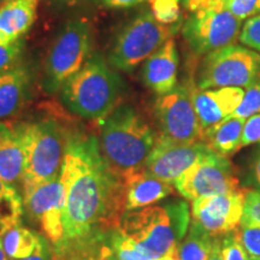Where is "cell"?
Returning a JSON list of instances; mask_svg holds the SVG:
<instances>
[{"label":"cell","instance_id":"cell-5","mask_svg":"<svg viewBox=\"0 0 260 260\" xmlns=\"http://www.w3.org/2000/svg\"><path fill=\"white\" fill-rule=\"evenodd\" d=\"M93 29L87 19H71L52 41L44 65L42 87L47 93L61 87L82 69L92 57Z\"/></svg>","mask_w":260,"mask_h":260},{"label":"cell","instance_id":"cell-21","mask_svg":"<svg viewBox=\"0 0 260 260\" xmlns=\"http://www.w3.org/2000/svg\"><path fill=\"white\" fill-rule=\"evenodd\" d=\"M39 0H11L0 6V44L22 40L37 18Z\"/></svg>","mask_w":260,"mask_h":260},{"label":"cell","instance_id":"cell-4","mask_svg":"<svg viewBox=\"0 0 260 260\" xmlns=\"http://www.w3.org/2000/svg\"><path fill=\"white\" fill-rule=\"evenodd\" d=\"M123 81L102 54L92 56L60 89L63 105L74 115L100 121L118 106Z\"/></svg>","mask_w":260,"mask_h":260},{"label":"cell","instance_id":"cell-28","mask_svg":"<svg viewBox=\"0 0 260 260\" xmlns=\"http://www.w3.org/2000/svg\"><path fill=\"white\" fill-rule=\"evenodd\" d=\"M220 252L223 260H249L240 239L239 230L220 237Z\"/></svg>","mask_w":260,"mask_h":260},{"label":"cell","instance_id":"cell-1","mask_svg":"<svg viewBox=\"0 0 260 260\" xmlns=\"http://www.w3.org/2000/svg\"><path fill=\"white\" fill-rule=\"evenodd\" d=\"M60 180L65 193L63 237L121 226L126 211L124 178L107 165L98 138L71 134Z\"/></svg>","mask_w":260,"mask_h":260},{"label":"cell","instance_id":"cell-32","mask_svg":"<svg viewBox=\"0 0 260 260\" xmlns=\"http://www.w3.org/2000/svg\"><path fill=\"white\" fill-rule=\"evenodd\" d=\"M239 234L249 258H260V226L242 225Z\"/></svg>","mask_w":260,"mask_h":260},{"label":"cell","instance_id":"cell-46","mask_svg":"<svg viewBox=\"0 0 260 260\" xmlns=\"http://www.w3.org/2000/svg\"><path fill=\"white\" fill-rule=\"evenodd\" d=\"M5 2H11V0H5Z\"/></svg>","mask_w":260,"mask_h":260},{"label":"cell","instance_id":"cell-12","mask_svg":"<svg viewBox=\"0 0 260 260\" xmlns=\"http://www.w3.org/2000/svg\"><path fill=\"white\" fill-rule=\"evenodd\" d=\"M23 212L52 243L63 239L65 193L60 176L37 184H24Z\"/></svg>","mask_w":260,"mask_h":260},{"label":"cell","instance_id":"cell-39","mask_svg":"<svg viewBox=\"0 0 260 260\" xmlns=\"http://www.w3.org/2000/svg\"><path fill=\"white\" fill-rule=\"evenodd\" d=\"M209 260H223L222 252H220V237H214L212 251H211Z\"/></svg>","mask_w":260,"mask_h":260},{"label":"cell","instance_id":"cell-11","mask_svg":"<svg viewBox=\"0 0 260 260\" xmlns=\"http://www.w3.org/2000/svg\"><path fill=\"white\" fill-rule=\"evenodd\" d=\"M174 184L178 193L190 201L240 189L233 164L226 157L216 152L195 162Z\"/></svg>","mask_w":260,"mask_h":260},{"label":"cell","instance_id":"cell-37","mask_svg":"<svg viewBox=\"0 0 260 260\" xmlns=\"http://www.w3.org/2000/svg\"><path fill=\"white\" fill-rule=\"evenodd\" d=\"M144 2H147V0H103L104 4L113 9L132 8V6L139 5ZM148 2H153V0H148Z\"/></svg>","mask_w":260,"mask_h":260},{"label":"cell","instance_id":"cell-33","mask_svg":"<svg viewBox=\"0 0 260 260\" xmlns=\"http://www.w3.org/2000/svg\"><path fill=\"white\" fill-rule=\"evenodd\" d=\"M239 38L243 45L260 53V15L246 22Z\"/></svg>","mask_w":260,"mask_h":260},{"label":"cell","instance_id":"cell-2","mask_svg":"<svg viewBox=\"0 0 260 260\" xmlns=\"http://www.w3.org/2000/svg\"><path fill=\"white\" fill-rule=\"evenodd\" d=\"M98 122L100 151L116 174L124 177L145 169L158 135L134 107L118 105Z\"/></svg>","mask_w":260,"mask_h":260},{"label":"cell","instance_id":"cell-27","mask_svg":"<svg viewBox=\"0 0 260 260\" xmlns=\"http://www.w3.org/2000/svg\"><path fill=\"white\" fill-rule=\"evenodd\" d=\"M152 14L161 24L174 25L180 21L181 9L178 0H153Z\"/></svg>","mask_w":260,"mask_h":260},{"label":"cell","instance_id":"cell-25","mask_svg":"<svg viewBox=\"0 0 260 260\" xmlns=\"http://www.w3.org/2000/svg\"><path fill=\"white\" fill-rule=\"evenodd\" d=\"M23 200L11 184L0 178V237L22 222Z\"/></svg>","mask_w":260,"mask_h":260},{"label":"cell","instance_id":"cell-38","mask_svg":"<svg viewBox=\"0 0 260 260\" xmlns=\"http://www.w3.org/2000/svg\"><path fill=\"white\" fill-rule=\"evenodd\" d=\"M252 178L254 184L260 190V151L255 155L254 160L252 162Z\"/></svg>","mask_w":260,"mask_h":260},{"label":"cell","instance_id":"cell-26","mask_svg":"<svg viewBox=\"0 0 260 260\" xmlns=\"http://www.w3.org/2000/svg\"><path fill=\"white\" fill-rule=\"evenodd\" d=\"M112 251L113 260H151L119 228L112 234Z\"/></svg>","mask_w":260,"mask_h":260},{"label":"cell","instance_id":"cell-3","mask_svg":"<svg viewBox=\"0 0 260 260\" xmlns=\"http://www.w3.org/2000/svg\"><path fill=\"white\" fill-rule=\"evenodd\" d=\"M190 225L189 206L183 200H169L158 206L128 211L121 232L151 260L177 251Z\"/></svg>","mask_w":260,"mask_h":260},{"label":"cell","instance_id":"cell-17","mask_svg":"<svg viewBox=\"0 0 260 260\" xmlns=\"http://www.w3.org/2000/svg\"><path fill=\"white\" fill-rule=\"evenodd\" d=\"M115 230L95 229L79 236L63 237L52 246V260H113Z\"/></svg>","mask_w":260,"mask_h":260},{"label":"cell","instance_id":"cell-41","mask_svg":"<svg viewBox=\"0 0 260 260\" xmlns=\"http://www.w3.org/2000/svg\"><path fill=\"white\" fill-rule=\"evenodd\" d=\"M157 260H180V258H178V253L176 251L174 253H170V254H168V255L161 256V258H159Z\"/></svg>","mask_w":260,"mask_h":260},{"label":"cell","instance_id":"cell-10","mask_svg":"<svg viewBox=\"0 0 260 260\" xmlns=\"http://www.w3.org/2000/svg\"><path fill=\"white\" fill-rule=\"evenodd\" d=\"M154 117L159 138L176 144H194L203 139L204 130L191 99V84H177L171 92L159 95Z\"/></svg>","mask_w":260,"mask_h":260},{"label":"cell","instance_id":"cell-18","mask_svg":"<svg viewBox=\"0 0 260 260\" xmlns=\"http://www.w3.org/2000/svg\"><path fill=\"white\" fill-rule=\"evenodd\" d=\"M178 52L176 41L169 39L144 63L142 81L158 95L171 92L177 86Z\"/></svg>","mask_w":260,"mask_h":260},{"label":"cell","instance_id":"cell-22","mask_svg":"<svg viewBox=\"0 0 260 260\" xmlns=\"http://www.w3.org/2000/svg\"><path fill=\"white\" fill-rule=\"evenodd\" d=\"M246 119L239 117H229L225 121L204 130V141L212 151L228 157L241 148L242 130Z\"/></svg>","mask_w":260,"mask_h":260},{"label":"cell","instance_id":"cell-9","mask_svg":"<svg viewBox=\"0 0 260 260\" xmlns=\"http://www.w3.org/2000/svg\"><path fill=\"white\" fill-rule=\"evenodd\" d=\"M254 84H260V53L233 44L206 54L200 65L197 87L249 88Z\"/></svg>","mask_w":260,"mask_h":260},{"label":"cell","instance_id":"cell-7","mask_svg":"<svg viewBox=\"0 0 260 260\" xmlns=\"http://www.w3.org/2000/svg\"><path fill=\"white\" fill-rule=\"evenodd\" d=\"M190 16L182 25V35L190 50L207 54L235 44L241 32V21L220 0H193L186 5Z\"/></svg>","mask_w":260,"mask_h":260},{"label":"cell","instance_id":"cell-30","mask_svg":"<svg viewBox=\"0 0 260 260\" xmlns=\"http://www.w3.org/2000/svg\"><path fill=\"white\" fill-rule=\"evenodd\" d=\"M239 21L260 15V0H220Z\"/></svg>","mask_w":260,"mask_h":260},{"label":"cell","instance_id":"cell-35","mask_svg":"<svg viewBox=\"0 0 260 260\" xmlns=\"http://www.w3.org/2000/svg\"><path fill=\"white\" fill-rule=\"evenodd\" d=\"M255 144H260V115L247 118L242 130L241 147Z\"/></svg>","mask_w":260,"mask_h":260},{"label":"cell","instance_id":"cell-42","mask_svg":"<svg viewBox=\"0 0 260 260\" xmlns=\"http://www.w3.org/2000/svg\"><path fill=\"white\" fill-rule=\"evenodd\" d=\"M0 260H9V256L6 255L4 248H3L2 241H0Z\"/></svg>","mask_w":260,"mask_h":260},{"label":"cell","instance_id":"cell-19","mask_svg":"<svg viewBox=\"0 0 260 260\" xmlns=\"http://www.w3.org/2000/svg\"><path fill=\"white\" fill-rule=\"evenodd\" d=\"M123 178L125 183L126 211L144 209L165 199L174 191L171 183L152 176L145 169L132 172Z\"/></svg>","mask_w":260,"mask_h":260},{"label":"cell","instance_id":"cell-23","mask_svg":"<svg viewBox=\"0 0 260 260\" xmlns=\"http://www.w3.org/2000/svg\"><path fill=\"white\" fill-rule=\"evenodd\" d=\"M45 237L18 224L0 237L3 248L9 259H21L31 255L37 251Z\"/></svg>","mask_w":260,"mask_h":260},{"label":"cell","instance_id":"cell-8","mask_svg":"<svg viewBox=\"0 0 260 260\" xmlns=\"http://www.w3.org/2000/svg\"><path fill=\"white\" fill-rule=\"evenodd\" d=\"M178 25L158 22L152 11H142L117 34L109 53V64L115 70H135L176 31Z\"/></svg>","mask_w":260,"mask_h":260},{"label":"cell","instance_id":"cell-31","mask_svg":"<svg viewBox=\"0 0 260 260\" xmlns=\"http://www.w3.org/2000/svg\"><path fill=\"white\" fill-rule=\"evenodd\" d=\"M242 225H258L260 226V191L247 190L245 207L241 220Z\"/></svg>","mask_w":260,"mask_h":260},{"label":"cell","instance_id":"cell-34","mask_svg":"<svg viewBox=\"0 0 260 260\" xmlns=\"http://www.w3.org/2000/svg\"><path fill=\"white\" fill-rule=\"evenodd\" d=\"M23 52V40H18L10 45L0 44V73L18 65Z\"/></svg>","mask_w":260,"mask_h":260},{"label":"cell","instance_id":"cell-6","mask_svg":"<svg viewBox=\"0 0 260 260\" xmlns=\"http://www.w3.org/2000/svg\"><path fill=\"white\" fill-rule=\"evenodd\" d=\"M71 134L53 117L27 123V159L22 186L60 176Z\"/></svg>","mask_w":260,"mask_h":260},{"label":"cell","instance_id":"cell-45","mask_svg":"<svg viewBox=\"0 0 260 260\" xmlns=\"http://www.w3.org/2000/svg\"><path fill=\"white\" fill-rule=\"evenodd\" d=\"M249 260H260V258H249Z\"/></svg>","mask_w":260,"mask_h":260},{"label":"cell","instance_id":"cell-13","mask_svg":"<svg viewBox=\"0 0 260 260\" xmlns=\"http://www.w3.org/2000/svg\"><path fill=\"white\" fill-rule=\"evenodd\" d=\"M247 190L200 198L191 204L193 220L213 237L236 232L241 225Z\"/></svg>","mask_w":260,"mask_h":260},{"label":"cell","instance_id":"cell-15","mask_svg":"<svg viewBox=\"0 0 260 260\" xmlns=\"http://www.w3.org/2000/svg\"><path fill=\"white\" fill-rule=\"evenodd\" d=\"M245 90L240 87L199 89L191 84V99L203 130L232 117L241 104Z\"/></svg>","mask_w":260,"mask_h":260},{"label":"cell","instance_id":"cell-43","mask_svg":"<svg viewBox=\"0 0 260 260\" xmlns=\"http://www.w3.org/2000/svg\"><path fill=\"white\" fill-rule=\"evenodd\" d=\"M182 2H183L184 5H187V4H189L190 2H193V0H182Z\"/></svg>","mask_w":260,"mask_h":260},{"label":"cell","instance_id":"cell-24","mask_svg":"<svg viewBox=\"0 0 260 260\" xmlns=\"http://www.w3.org/2000/svg\"><path fill=\"white\" fill-rule=\"evenodd\" d=\"M214 237L191 220L189 229L177 247L180 260H209Z\"/></svg>","mask_w":260,"mask_h":260},{"label":"cell","instance_id":"cell-16","mask_svg":"<svg viewBox=\"0 0 260 260\" xmlns=\"http://www.w3.org/2000/svg\"><path fill=\"white\" fill-rule=\"evenodd\" d=\"M27 159V122H0V178L21 183Z\"/></svg>","mask_w":260,"mask_h":260},{"label":"cell","instance_id":"cell-29","mask_svg":"<svg viewBox=\"0 0 260 260\" xmlns=\"http://www.w3.org/2000/svg\"><path fill=\"white\" fill-rule=\"evenodd\" d=\"M254 115H260V84L247 88L241 104L232 117L247 119Z\"/></svg>","mask_w":260,"mask_h":260},{"label":"cell","instance_id":"cell-44","mask_svg":"<svg viewBox=\"0 0 260 260\" xmlns=\"http://www.w3.org/2000/svg\"><path fill=\"white\" fill-rule=\"evenodd\" d=\"M4 3H5V0H0V6L4 4Z\"/></svg>","mask_w":260,"mask_h":260},{"label":"cell","instance_id":"cell-20","mask_svg":"<svg viewBox=\"0 0 260 260\" xmlns=\"http://www.w3.org/2000/svg\"><path fill=\"white\" fill-rule=\"evenodd\" d=\"M31 74L25 65L0 73V121L11 118L23 109L29 96Z\"/></svg>","mask_w":260,"mask_h":260},{"label":"cell","instance_id":"cell-14","mask_svg":"<svg viewBox=\"0 0 260 260\" xmlns=\"http://www.w3.org/2000/svg\"><path fill=\"white\" fill-rule=\"evenodd\" d=\"M212 152L214 151L204 141L176 144L158 136L157 144L145 164V170L159 180L175 183L184 171Z\"/></svg>","mask_w":260,"mask_h":260},{"label":"cell","instance_id":"cell-36","mask_svg":"<svg viewBox=\"0 0 260 260\" xmlns=\"http://www.w3.org/2000/svg\"><path fill=\"white\" fill-rule=\"evenodd\" d=\"M12 260H52V247L50 246L47 240L44 239L40 243V246L37 248V251L32 253L31 255Z\"/></svg>","mask_w":260,"mask_h":260},{"label":"cell","instance_id":"cell-40","mask_svg":"<svg viewBox=\"0 0 260 260\" xmlns=\"http://www.w3.org/2000/svg\"><path fill=\"white\" fill-rule=\"evenodd\" d=\"M87 2V0H52L53 4L58 6H63V8H70V6H76L82 3Z\"/></svg>","mask_w":260,"mask_h":260}]
</instances>
